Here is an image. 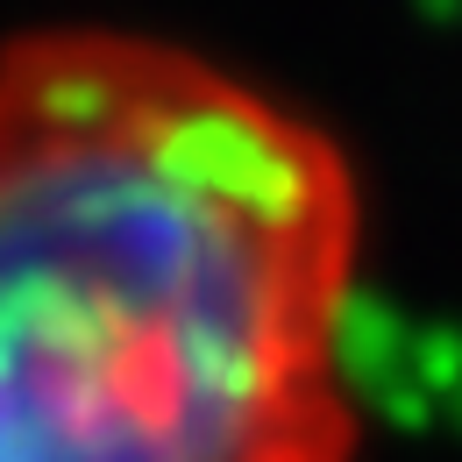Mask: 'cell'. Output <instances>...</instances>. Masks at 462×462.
Here are the masks:
<instances>
[{"label": "cell", "mask_w": 462, "mask_h": 462, "mask_svg": "<svg viewBox=\"0 0 462 462\" xmlns=\"http://www.w3.org/2000/svg\"><path fill=\"white\" fill-rule=\"evenodd\" d=\"M370 199L348 143L199 43H0V462H356Z\"/></svg>", "instance_id": "1"}]
</instances>
